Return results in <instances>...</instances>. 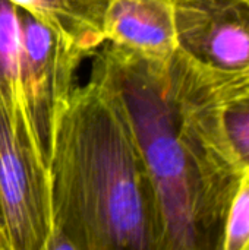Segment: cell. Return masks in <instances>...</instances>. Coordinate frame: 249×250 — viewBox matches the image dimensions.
<instances>
[{
    "label": "cell",
    "mask_w": 249,
    "mask_h": 250,
    "mask_svg": "<svg viewBox=\"0 0 249 250\" xmlns=\"http://www.w3.org/2000/svg\"><path fill=\"white\" fill-rule=\"evenodd\" d=\"M91 76L120 97L157 193L164 250H220L242 167L217 85L179 50L150 60L104 42Z\"/></svg>",
    "instance_id": "cell-1"
},
{
    "label": "cell",
    "mask_w": 249,
    "mask_h": 250,
    "mask_svg": "<svg viewBox=\"0 0 249 250\" xmlns=\"http://www.w3.org/2000/svg\"><path fill=\"white\" fill-rule=\"evenodd\" d=\"M48 250H164L148 167L117 92L90 76L75 86L50 149Z\"/></svg>",
    "instance_id": "cell-2"
},
{
    "label": "cell",
    "mask_w": 249,
    "mask_h": 250,
    "mask_svg": "<svg viewBox=\"0 0 249 250\" xmlns=\"http://www.w3.org/2000/svg\"><path fill=\"white\" fill-rule=\"evenodd\" d=\"M0 226L9 250H48L51 183L23 103L0 107Z\"/></svg>",
    "instance_id": "cell-3"
},
{
    "label": "cell",
    "mask_w": 249,
    "mask_h": 250,
    "mask_svg": "<svg viewBox=\"0 0 249 250\" xmlns=\"http://www.w3.org/2000/svg\"><path fill=\"white\" fill-rule=\"evenodd\" d=\"M82 50L21 9V85L35 139L48 163L54 129L73 89Z\"/></svg>",
    "instance_id": "cell-4"
},
{
    "label": "cell",
    "mask_w": 249,
    "mask_h": 250,
    "mask_svg": "<svg viewBox=\"0 0 249 250\" xmlns=\"http://www.w3.org/2000/svg\"><path fill=\"white\" fill-rule=\"evenodd\" d=\"M178 50L220 94L249 73V7L245 0H175Z\"/></svg>",
    "instance_id": "cell-5"
},
{
    "label": "cell",
    "mask_w": 249,
    "mask_h": 250,
    "mask_svg": "<svg viewBox=\"0 0 249 250\" xmlns=\"http://www.w3.org/2000/svg\"><path fill=\"white\" fill-rule=\"evenodd\" d=\"M104 42L150 60L178 51L175 0H107Z\"/></svg>",
    "instance_id": "cell-6"
},
{
    "label": "cell",
    "mask_w": 249,
    "mask_h": 250,
    "mask_svg": "<svg viewBox=\"0 0 249 250\" xmlns=\"http://www.w3.org/2000/svg\"><path fill=\"white\" fill-rule=\"evenodd\" d=\"M70 44L92 56L104 44L103 16L107 0H10Z\"/></svg>",
    "instance_id": "cell-7"
},
{
    "label": "cell",
    "mask_w": 249,
    "mask_h": 250,
    "mask_svg": "<svg viewBox=\"0 0 249 250\" xmlns=\"http://www.w3.org/2000/svg\"><path fill=\"white\" fill-rule=\"evenodd\" d=\"M23 103L21 85V7L0 0V107Z\"/></svg>",
    "instance_id": "cell-8"
},
{
    "label": "cell",
    "mask_w": 249,
    "mask_h": 250,
    "mask_svg": "<svg viewBox=\"0 0 249 250\" xmlns=\"http://www.w3.org/2000/svg\"><path fill=\"white\" fill-rule=\"evenodd\" d=\"M220 95L227 141L242 170H249V86L236 88Z\"/></svg>",
    "instance_id": "cell-9"
},
{
    "label": "cell",
    "mask_w": 249,
    "mask_h": 250,
    "mask_svg": "<svg viewBox=\"0 0 249 250\" xmlns=\"http://www.w3.org/2000/svg\"><path fill=\"white\" fill-rule=\"evenodd\" d=\"M220 250H249V170L244 168L223 227Z\"/></svg>",
    "instance_id": "cell-10"
},
{
    "label": "cell",
    "mask_w": 249,
    "mask_h": 250,
    "mask_svg": "<svg viewBox=\"0 0 249 250\" xmlns=\"http://www.w3.org/2000/svg\"><path fill=\"white\" fill-rule=\"evenodd\" d=\"M0 250H9V245H7V240H6L1 226H0Z\"/></svg>",
    "instance_id": "cell-11"
},
{
    "label": "cell",
    "mask_w": 249,
    "mask_h": 250,
    "mask_svg": "<svg viewBox=\"0 0 249 250\" xmlns=\"http://www.w3.org/2000/svg\"><path fill=\"white\" fill-rule=\"evenodd\" d=\"M245 1H247V4H248V7H249V0H245ZM242 86H249V73H248V76H247V78H245V79H244V81L239 83V85H236V86H235V88H232V89L242 88ZM232 89H229V91H232ZM229 91H226V92H229ZM223 94H225V92H223Z\"/></svg>",
    "instance_id": "cell-12"
}]
</instances>
